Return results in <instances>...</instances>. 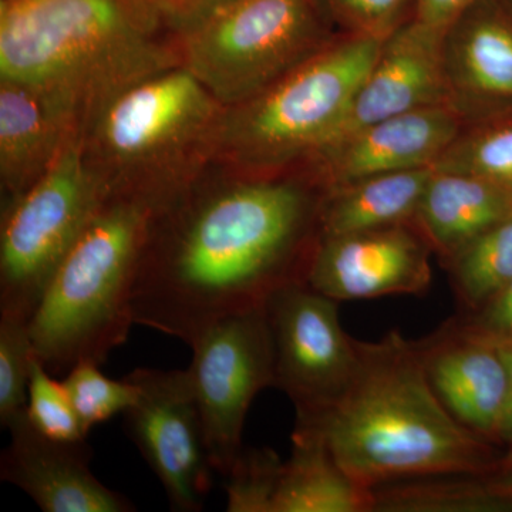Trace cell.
Segmentation results:
<instances>
[{
    "instance_id": "obj_15",
    "label": "cell",
    "mask_w": 512,
    "mask_h": 512,
    "mask_svg": "<svg viewBox=\"0 0 512 512\" xmlns=\"http://www.w3.org/2000/svg\"><path fill=\"white\" fill-rule=\"evenodd\" d=\"M464 127L466 121L450 104L380 121L316 158L311 181L325 191L373 175L433 167Z\"/></svg>"
},
{
    "instance_id": "obj_21",
    "label": "cell",
    "mask_w": 512,
    "mask_h": 512,
    "mask_svg": "<svg viewBox=\"0 0 512 512\" xmlns=\"http://www.w3.org/2000/svg\"><path fill=\"white\" fill-rule=\"evenodd\" d=\"M434 167L373 175L322 191L319 237L413 224Z\"/></svg>"
},
{
    "instance_id": "obj_28",
    "label": "cell",
    "mask_w": 512,
    "mask_h": 512,
    "mask_svg": "<svg viewBox=\"0 0 512 512\" xmlns=\"http://www.w3.org/2000/svg\"><path fill=\"white\" fill-rule=\"evenodd\" d=\"M410 0H328L333 15L350 35L386 39L403 25L402 16Z\"/></svg>"
},
{
    "instance_id": "obj_14",
    "label": "cell",
    "mask_w": 512,
    "mask_h": 512,
    "mask_svg": "<svg viewBox=\"0 0 512 512\" xmlns=\"http://www.w3.org/2000/svg\"><path fill=\"white\" fill-rule=\"evenodd\" d=\"M444 36L446 33L412 19L386 37L345 119L318 157L380 121L423 107L450 104L444 70Z\"/></svg>"
},
{
    "instance_id": "obj_2",
    "label": "cell",
    "mask_w": 512,
    "mask_h": 512,
    "mask_svg": "<svg viewBox=\"0 0 512 512\" xmlns=\"http://www.w3.org/2000/svg\"><path fill=\"white\" fill-rule=\"evenodd\" d=\"M348 390L326 412L296 420L325 439L363 487L409 478L487 473L497 467L490 440L461 426L430 386L412 340L393 329L359 342Z\"/></svg>"
},
{
    "instance_id": "obj_12",
    "label": "cell",
    "mask_w": 512,
    "mask_h": 512,
    "mask_svg": "<svg viewBox=\"0 0 512 512\" xmlns=\"http://www.w3.org/2000/svg\"><path fill=\"white\" fill-rule=\"evenodd\" d=\"M431 252L413 224L319 237L306 284L336 302L423 295Z\"/></svg>"
},
{
    "instance_id": "obj_3",
    "label": "cell",
    "mask_w": 512,
    "mask_h": 512,
    "mask_svg": "<svg viewBox=\"0 0 512 512\" xmlns=\"http://www.w3.org/2000/svg\"><path fill=\"white\" fill-rule=\"evenodd\" d=\"M133 0H0V80L69 101L87 126L104 104L181 64Z\"/></svg>"
},
{
    "instance_id": "obj_31",
    "label": "cell",
    "mask_w": 512,
    "mask_h": 512,
    "mask_svg": "<svg viewBox=\"0 0 512 512\" xmlns=\"http://www.w3.org/2000/svg\"><path fill=\"white\" fill-rule=\"evenodd\" d=\"M220 2L222 0H158V9L161 18L170 20L178 29L188 20Z\"/></svg>"
},
{
    "instance_id": "obj_34",
    "label": "cell",
    "mask_w": 512,
    "mask_h": 512,
    "mask_svg": "<svg viewBox=\"0 0 512 512\" xmlns=\"http://www.w3.org/2000/svg\"><path fill=\"white\" fill-rule=\"evenodd\" d=\"M494 470H512V454L505 457L500 463H497V467Z\"/></svg>"
},
{
    "instance_id": "obj_10",
    "label": "cell",
    "mask_w": 512,
    "mask_h": 512,
    "mask_svg": "<svg viewBox=\"0 0 512 512\" xmlns=\"http://www.w3.org/2000/svg\"><path fill=\"white\" fill-rule=\"evenodd\" d=\"M338 303L306 282L286 285L266 302L275 387L291 399L296 420L326 412L355 377L359 348L342 328Z\"/></svg>"
},
{
    "instance_id": "obj_4",
    "label": "cell",
    "mask_w": 512,
    "mask_h": 512,
    "mask_svg": "<svg viewBox=\"0 0 512 512\" xmlns=\"http://www.w3.org/2000/svg\"><path fill=\"white\" fill-rule=\"evenodd\" d=\"M224 110L177 64L104 104L84 131V153L111 195L141 198L164 212L211 163Z\"/></svg>"
},
{
    "instance_id": "obj_30",
    "label": "cell",
    "mask_w": 512,
    "mask_h": 512,
    "mask_svg": "<svg viewBox=\"0 0 512 512\" xmlns=\"http://www.w3.org/2000/svg\"><path fill=\"white\" fill-rule=\"evenodd\" d=\"M473 3L474 0H416L413 19L427 28L447 33Z\"/></svg>"
},
{
    "instance_id": "obj_22",
    "label": "cell",
    "mask_w": 512,
    "mask_h": 512,
    "mask_svg": "<svg viewBox=\"0 0 512 512\" xmlns=\"http://www.w3.org/2000/svg\"><path fill=\"white\" fill-rule=\"evenodd\" d=\"M464 308L477 312L512 282V218L464 245L446 264Z\"/></svg>"
},
{
    "instance_id": "obj_29",
    "label": "cell",
    "mask_w": 512,
    "mask_h": 512,
    "mask_svg": "<svg viewBox=\"0 0 512 512\" xmlns=\"http://www.w3.org/2000/svg\"><path fill=\"white\" fill-rule=\"evenodd\" d=\"M473 328L495 339H512V282L483 308L466 319Z\"/></svg>"
},
{
    "instance_id": "obj_27",
    "label": "cell",
    "mask_w": 512,
    "mask_h": 512,
    "mask_svg": "<svg viewBox=\"0 0 512 512\" xmlns=\"http://www.w3.org/2000/svg\"><path fill=\"white\" fill-rule=\"evenodd\" d=\"M26 417L40 434L49 439L66 443H80L87 439L64 383L53 379L36 356L30 370Z\"/></svg>"
},
{
    "instance_id": "obj_32",
    "label": "cell",
    "mask_w": 512,
    "mask_h": 512,
    "mask_svg": "<svg viewBox=\"0 0 512 512\" xmlns=\"http://www.w3.org/2000/svg\"><path fill=\"white\" fill-rule=\"evenodd\" d=\"M491 339L494 340L495 345L500 349L501 356H503L508 382L507 399H505L503 420H501L498 439L512 443V339Z\"/></svg>"
},
{
    "instance_id": "obj_11",
    "label": "cell",
    "mask_w": 512,
    "mask_h": 512,
    "mask_svg": "<svg viewBox=\"0 0 512 512\" xmlns=\"http://www.w3.org/2000/svg\"><path fill=\"white\" fill-rule=\"evenodd\" d=\"M126 377L138 387L136 403L123 413L128 437L163 484L171 510L201 511L215 470L188 369L140 367Z\"/></svg>"
},
{
    "instance_id": "obj_24",
    "label": "cell",
    "mask_w": 512,
    "mask_h": 512,
    "mask_svg": "<svg viewBox=\"0 0 512 512\" xmlns=\"http://www.w3.org/2000/svg\"><path fill=\"white\" fill-rule=\"evenodd\" d=\"M100 365L83 360L63 380L83 429L89 434L96 424L126 412L138 397L136 383L124 377L114 380L100 372Z\"/></svg>"
},
{
    "instance_id": "obj_1",
    "label": "cell",
    "mask_w": 512,
    "mask_h": 512,
    "mask_svg": "<svg viewBox=\"0 0 512 512\" xmlns=\"http://www.w3.org/2000/svg\"><path fill=\"white\" fill-rule=\"evenodd\" d=\"M320 200L318 185L295 178L194 185L154 222L134 285V323L191 346L218 320L306 282Z\"/></svg>"
},
{
    "instance_id": "obj_33",
    "label": "cell",
    "mask_w": 512,
    "mask_h": 512,
    "mask_svg": "<svg viewBox=\"0 0 512 512\" xmlns=\"http://www.w3.org/2000/svg\"><path fill=\"white\" fill-rule=\"evenodd\" d=\"M134 3L143 10L146 15L150 16L154 22L160 20V10H158V0H133Z\"/></svg>"
},
{
    "instance_id": "obj_7",
    "label": "cell",
    "mask_w": 512,
    "mask_h": 512,
    "mask_svg": "<svg viewBox=\"0 0 512 512\" xmlns=\"http://www.w3.org/2000/svg\"><path fill=\"white\" fill-rule=\"evenodd\" d=\"M177 30L181 64L225 109L254 99L332 42L319 0H222Z\"/></svg>"
},
{
    "instance_id": "obj_5",
    "label": "cell",
    "mask_w": 512,
    "mask_h": 512,
    "mask_svg": "<svg viewBox=\"0 0 512 512\" xmlns=\"http://www.w3.org/2000/svg\"><path fill=\"white\" fill-rule=\"evenodd\" d=\"M156 205L110 195L57 266L29 319L33 352L52 373L103 365L133 328V292Z\"/></svg>"
},
{
    "instance_id": "obj_25",
    "label": "cell",
    "mask_w": 512,
    "mask_h": 512,
    "mask_svg": "<svg viewBox=\"0 0 512 512\" xmlns=\"http://www.w3.org/2000/svg\"><path fill=\"white\" fill-rule=\"evenodd\" d=\"M33 359L29 320L0 313V423L3 429H9L10 424L25 413Z\"/></svg>"
},
{
    "instance_id": "obj_18",
    "label": "cell",
    "mask_w": 512,
    "mask_h": 512,
    "mask_svg": "<svg viewBox=\"0 0 512 512\" xmlns=\"http://www.w3.org/2000/svg\"><path fill=\"white\" fill-rule=\"evenodd\" d=\"M448 103L474 121L488 103L512 100V28L473 8L444 36Z\"/></svg>"
},
{
    "instance_id": "obj_6",
    "label": "cell",
    "mask_w": 512,
    "mask_h": 512,
    "mask_svg": "<svg viewBox=\"0 0 512 512\" xmlns=\"http://www.w3.org/2000/svg\"><path fill=\"white\" fill-rule=\"evenodd\" d=\"M383 42L357 35L332 40L265 92L225 109L212 161L229 164L238 177H279L295 161L315 160L345 119Z\"/></svg>"
},
{
    "instance_id": "obj_9",
    "label": "cell",
    "mask_w": 512,
    "mask_h": 512,
    "mask_svg": "<svg viewBox=\"0 0 512 512\" xmlns=\"http://www.w3.org/2000/svg\"><path fill=\"white\" fill-rule=\"evenodd\" d=\"M188 367L215 473L227 476L244 450L251 403L275 386V350L264 308L227 316L191 345Z\"/></svg>"
},
{
    "instance_id": "obj_16",
    "label": "cell",
    "mask_w": 512,
    "mask_h": 512,
    "mask_svg": "<svg viewBox=\"0 0 512 512\" xmlns=\"http://www.w3.org/2000/svg\"><path fill=\"white\" fill-rule=\"evenodd\" d=\"M12 440L0 457V477L22 488L46 512H128L123 494L100 483L90 470L86 441L66 443L43 436L26 410L10 424Z\"/></svg>"
},
{
    "instance_id": "obj_20",
    "label": "cell",
    "mask_w": 512,
    "mask_h": 512,
    "mask_svg": "<svg viewBox=\"0 0 512 512\" xmlns=\"http://www.w3.org/2000/svg\"><path fill=\"white\" fill-rule=\"evenodd\" d=\"M272 512H375V494L343 470L318 431L296 424Z\"/></svg>"
},
{
    "instance_id": "obj_8",
    "label": "cell",
    "mask_w": 512,
    "mask_h": 512,
    "mask_svg": "<svg viewBox=\"0 0 512 512\" xmlns=\"http://www.w3.org/2000/svg\"><path fill=\"white\" fill-rule=\"evenodd\" d=\"M76 138L32 187L3 201L0 313L30 319L57 266L110 197Z\"/></svg>"
},
{
    "instance_id": "obj_13",
    "label": "cell",
    "mask_w": 512,
    "mask_h": 512,
    "mask_svg": "<svg viewBox=\"0 0 512 512\" xmlns=\"http://www.w3.org/2000/svg\"><path fill=\"white\" fill-rule=\"evenodd\" d=\"M413 343L427 380L448 413L478 436L498 439L508 382L494 340L461 318Z\"/></svg>"
},
{
    "instance_id": "obj_19",
    "label": "cell",
    "mask_w": 512,
    "mask_h": 512,
    "mask_svg": "<svg viewBox=\"0 0 512 512\" xmlns=\"http://www.w3.org/2000/svg\"><path fill=\"white\" fill-rule=\"evenodd\" d=\"M510 218L512 184L434 168L413 225L446 264L468 242Z\"/></svg>"
},
{
    "instance_id": "obj_26",
    "label": "cell",
    "mask_w": 512,
    "mask_h": 512,
    "mask_svg": "<svg viewBox=\"0 0 512 512\" xmlns=\"http://www.w3.org/2000/svg\"><path fill=\"white\" fill-rule=\"evenodd\" d=\"M284 461L272 448L244 447L227 476L229 512H272Z\"/></svg>"
},
{
    "instance_id": "obj_23",
    "label": "cell",
    "mask_w": 512,
    "mask_h": 512,
    "mask_svg": "<svg viewBox=\"0 0 512 512\" xmlns=\"http://www.w3.org/2000/svg\"><path fill=\"white\" fill-rule=\"evenodd\" d=\"M433 167L512 184V123L464 127Z\"/></svg>"
},
{
    "instance_id": "obj_17",
    "label": "cell",
    "mask_w": 512,
    "mask_h": 512,
    "mask_svg": "<svg viewBox=\"0 0 512 512\" xmlns=\"http://www.w3.org/2000/svg\"><path fill=\"white\" fill-rule=\"evenodd\" d=\"M87 123L56 94L0 80V184L3 201L32 187L55 164Z\"/></svg>"
}]
</instances>
